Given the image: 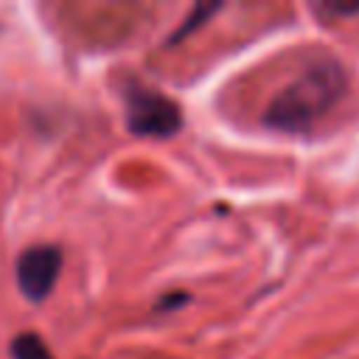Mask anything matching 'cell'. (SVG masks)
<instances>
[{
    "label": "cell",
    "mask_w": 359,
    "mask_h": 359,
    "mask_svg": "<svg viewBox=\"0 0 359 359\" xmlns=\"http://www.w3.org/2000/svg\"><path fill=\"white\" fill-rule=\"evenodd\" d=\"M345 87L348 79L342 65L334 56H317L272 95L264 112V123L278 132L303 135L339 104Z\"/></svg>",
    "instance_id": "6da1fadb"
},
{
    "label": "cell",
    "mask_w": 359,
    "mask_h": 359,
    "mask_svg": "<svg viewBox=\"0 0 359 359\" xmlns=\"http://www.w3.org/2000/svg\"><path fill=\"white\" fill-rule=\"evenodd\" d=\"M126 126L140 137H171L182 126V112L163 93L132 87L126 93Z\"/></svg>",
    "instance_id": "7a4b0ae2"
},
{
    "label": "cell",
    "mask_w": 359,
    "mask_h": 359,
    "mask_svg": "<svg viewBox=\"0 0 359 359\" xmlns=\"http://www.w3.org/2000/svg\"><path fill=\"white\" fill-rule=\"evenodd\" d=\"M62 250L50 244H36L17 258V283L28 300H45L59 278Z\"/></svg>",
    "instance_id": "3957f363"
},
{
    "label": "cell",
    "mask_w": 359,
    "mask_h": 359,
    "mask_svg": "<svg viewBox=\"0 0 359 359\" xmlns=\"http://www.w3.org/2000/svg\"><path fill=\"white\" fill-rule=\"evenodd\" d=\"M11 356L14 359H53L48 345L39 339V334L34 331H25V334H17L14 342H11Z\"/></svg>",
    "instance_id": "277c9868"
},
{
    "label": "cell",
    "mask_w": 359,
    "mask_h": 359,
    "mask_svg": "<svg viewBox=\"0 0 359 359\" xmlns=\"http://www.w3.org/2000/svg\"><path fill=\"white\" fill-rule=\"evenodd\" d=\"M323 11L337 14V17H348V14H359V3H323Z\"/></svg>",
    "instance_id": "5b68a950"
}]
</instances>
